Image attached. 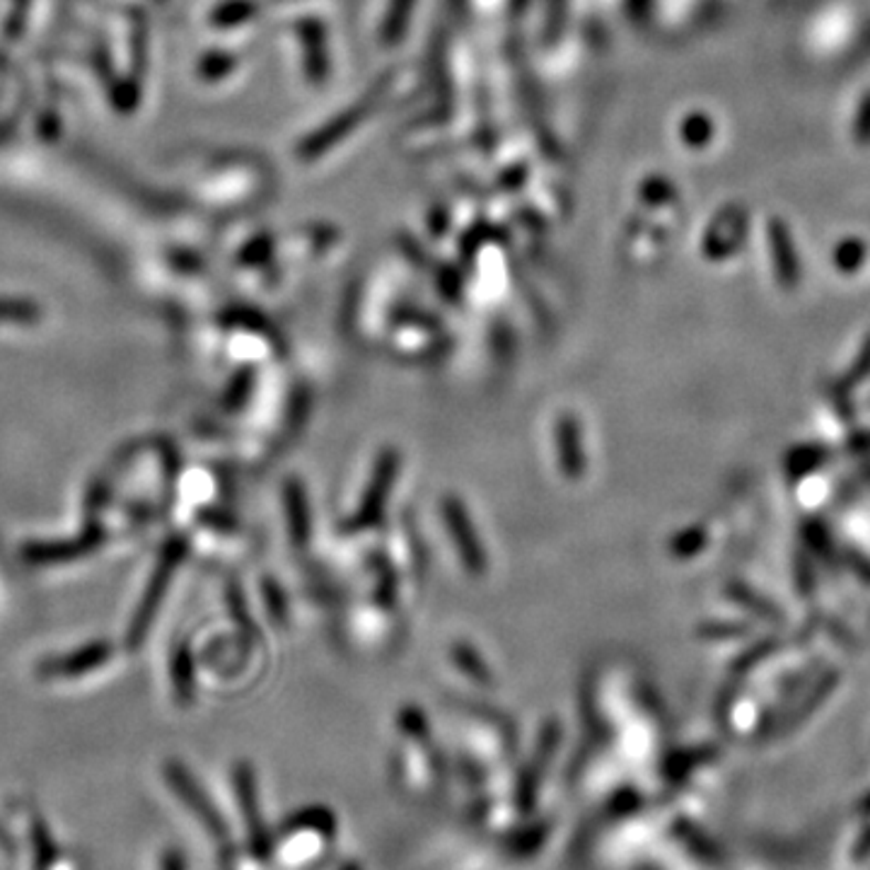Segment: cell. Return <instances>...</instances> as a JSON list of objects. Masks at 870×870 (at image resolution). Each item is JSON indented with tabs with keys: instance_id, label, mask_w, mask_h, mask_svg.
<instances>
[{
	"instance_id": "cell-1",
	"label": "cell",
	"mask_w": 870,
	"mask_h": 870,
	"mask_svg": "<svg viewBox=\"0 0 870 870\" xmlns=\"http://www.w3.org/2000/svg\"><path fill=\"white\" fill-rule=\"evenodd\" d=\"M440 513H443V525H448L452 544L454 549H458L462 564L470 574L479 576L486 568V554H482V544H479L472 517L467 515L460 501L452 496L440 501Z\"/></svg>"
},
{
	"instance_id": "cell-2",
	"label": "cell",
	"mask_w": 870,
	"mask_h": 870,
	"mask_svg": "<svg viewBox=\"0 0 870 870\" xmlns=\"http://www.w3.org/2000/svg\"><path fill=\"white\" fill-rule=\"evenodd\" d=\"M163 868H165V870H181V863H179L177 856L167 853V856H165V866H163Z\"/></svg>"
}]
</instances>
